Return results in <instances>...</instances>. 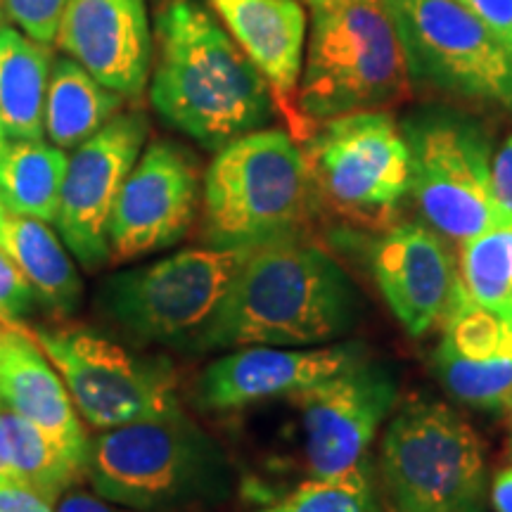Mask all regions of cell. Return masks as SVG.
Wrapping results in <instances>:
<instances>
[{
    "label": "cell",
    "mask_w": 512,
    "mask_h": 512,
    "mask_svg": "<svg viewBox=\"0 0 512 512\" xmlns=\"http://www.w3.org/2000/svg\"><path fill=\"white\" fill-rule=\"evenodd\" d=\"M363 299L344 266L304 238L247 254L195 354L242 347H323L356 328Z\"/></svg>",
    "instance_id": "1"
},
{
    "label": "cell",
    "mask_w": 512,
    "mask_h": 512,
    "mask_svg": "<svg viewBox=\"0 0 512 512\" xmlns=\"http://www.w3.org/2000/svg\"><path fill=\"white\" fill-rule=\"evenodd\" d=\"M155 46L152 107L183 136L219 152L273 119L266 76L200 3L164 0Z\"/></svg>",
    "instance_id": "2"
},
{
    "label": "cell",
    "mask_w": 512,
    "mask_h": 512,
    "mask_svg": "<svg viewBox=\"0 0 512 512\" xmlns=\"http://www.w3.org/2000/svg\"><path fill=\"white\" fill-rule=\"evenodd\" d=\"M86 477L100 498L138 512H211L238 484L226 448L185 408L102 430L88 444Z\"/></svg>",
    "instance_id": "3"
},
{
    "label": "cell",
    "mask_w": 512,
    "mask_h": 512,
    "mask_svg": "<svg viewBox=\"0 0 512 512\" xmlns=\"http://www.w3.org/2000/svg\"><path fill=\"white\" fill-rule=\"evenodd\" d=\"M297 91V136L342 114L389 110L411 95L406 55L384 0H311Z\"/></svg>",
    "instance_id": "4"
},
{
    "label": "cell",
    "mask_w": 512,
    "mask_h": 512,
    "mask_svg": "<svg viewBox=\"0 0 512 512\" xmlns=\"http://www.w3.org/2000/svg\"><path fill=\"white\" fill-rule=\"evenodd\" d=\"M316 207L304 152L287 131L261 128L216 152L204 176L202 240L256 249L304 238Z\"/></svg>",
    "instance_id": "5"
},
{
    "label": "cell",
    "mask_w": 512,
    "mask_h": 512,
    "mask_svg": "<svg viewBox=\"0 0 512 512\" xmlns=\"http://www.w3.org/2000/svg\"><path fill=\"white\" fill-rule=\"evenodd\" d=\"M380 475L394 512H486L484 444L451 406L406 401L392 413L380 448Z\"/></svg>",
    "instance_id": "6"
},
{
    "label": "cell",
    "mask_w": 512,
    "mask_h": 512,
    "mask_svg": "<svg viewBox=\"0 0 512 512\" xmlns=\"http://www.w3.org/2000/svg\"><path fill=\"white\" fill-rule=\"evenodd\" d=\"M411 155V197L448 242H465L512 219L491 183V131L475 114L425 105L401 121Z\"/></svg>",
    "instance_id": "7"
},
{
    "label": "cell",
    "mask_w": 512,
    "mask_h": 512,
    "mask_svg": "<svg viewBox=\"0 0 512 512\" xmlns=\"http://www.w3.org/2000/svg\"><path fill=\"white\" fill-rule=\"evenodd\" d=\"M249 252L195 247L112 273L102 280L95 306L102 318L140 344L195 354Z\"/></svg>",
    "instance_id": "8"
},
{
    "label": "cell",
    "mask_w": 512,
    "mask_h": 512,
    "mask_svg": "<svg viewBox=\"0 0 512 512\" xmlns=\"http://www.w3.org/2000/svg\"><path fill=\"white\" fill-rule=\"evenodd\" d=\"M302 152L316 204L347 221L384 226L411 195L408 143L387 110L320 121Z\"/></svg>",
    "instance_id": "9"
},
{
    "label": "cell",
    "mask_w": 512,
    "mask_h": 512,
    "mask_svg": "<svg viewBox=\"0 0 512 512\" xmlns=\"http://www.w3.org/2000/svg\"><path fill=\"white\" fill-rule=\"evenodd\" d=\"M411 83L512 114V55L458 0H384Z\"/></svg>",
    "instance_id": "10"
},
{
    "label": "cell",
    "mask_w": 512,
    "mask_h": 512,
    "mask_svg": "<svg viewBox=\"0 0 512 512\" xmlns=\"http://www.w3.org/2000/svg\"><path fill=\"white\" fill-rule=\"evenodd\" d=\"M36 339L95 430L183 411L169 358L136 354L88 330H41Z\"/></svg>",
    "instance_id": "11"
},
{
    "label": "cell",
    "mask_w": 512,
    "mask_h": 512,
    "mask_svg": "<svg viewBox=\"0 0 512 512\" xmlns=\"http://www.w3.org/2000/svg\"><path fill=\"white\" fill-rule=\"evenodd\" d=\"M399 401L389 363L366 356L316 387L290 396L309 479H342L368 467V448Z\"/></svg>",
    "instance_id": "12"
},
{
    "label": "cell",
    "mask_w": 512,
    "mask_h": 512,
    "mask_svg": "<svg viewBox=\"0 0 512 512\" xmlns=\"http://www.w3.org/2000/svg\"><path fill=\"white\" fill-rule=\"evenodd\" d=\"M147 131L150 124L143 112L117 114L69 159L55 223L62 242L86 271H98L110 261L112 209L143 152Z\"/></svg>",
    "instance_id": "13"
},
{
    "label": "cell",
    "mask_w": 512,
    "mask_h": 512,
    "mask_svg": "<svg viewBox=\"0 0 512 512\" xmlns=\"http://www.w3.org/2000/svg\"><path fill=\"white\" fill-rule=\"evenodd\" d=\"M200 200L197 164L183 147L157 140L140 152L110 219V261L155 254L188 233Z\"/></svg>",
    "instance_id": "14"
},
{
    "label": "cell",
    "mask_w": 512,
    "mask_h": 512,
    "mask_svg": "<svg viewBox=\"0 0 512 512\" xmlns=\"http://www.w3.org/2000/svg\"><path fill=\"white\" fill-rule=\"evenodd\" d=\"M358 342L323 347H242L216 358L195 382V403L207 413L245 411L330 380L366 358Z\"/></svg>",
    "instance_id": "15"
},
{
    "label": "cell",
    "mask_w": 512,
    "mask_h": 512,
    "mask_svg": "<svg viewBox=\"0 0 512 512\" xmlns=\"http://www.w3.org/2000/svg\"><path fill=\"white\" fill-rule=\"evenodd\" d=\"M370 273L411 337H425L456 304L460 273L451 242L427 223H396L370 247Z\"/></svg>",
    "instance_id": "16"
},
{
    "label": "cell",
    "mask_w": 512,
    "mask_h": 512,
    "mask_svg": "<svg viewBox=\"0 0 512 512\" xmlns=\"http://www.w3.org/2000/svg\"><path fill=\"white\" fill-rule=\"evenodd\" d=\"M432 366L453 399L505 413L512 401V316L475 302L460 287L441 323Z\"/></svg>",
    "instance_id": "17"
},
{
    "label": "cell",
    "mask_w": 512,
    "mask_h": 512,
    "mask_svg": "<svg viewBox=\"0 0 512 512\" xmlns=\"http://www.w3.org/2000/svg\"><path fill=\"white\" fill-rule=\"evenodd\" d=\"M57 41L102 86L124 98L143 95L155 48L147 0H67Z\"/></svg>",
    "instance_id": "18"
},
{
    "label": "cell",
    "mask_w": 512,
    "mask_h": 512,
    "mask_svg": "<svg viewBox=\"0 0 512 512\" xmlns=\"http://www.w3.org/2000/svg\"><path fill=\"white\" fill-rule=\"evenodd\" d=\"M240 48L266 76L275 102L297 121V91L302 79L306 12L297 0H209Z\"/></svg>",
    "instance_id": "19"
},
{
    "label": "cell",
    "mask_w": 512,
    "mask_h": 512,
    "mask_svg": "<svg viewBox=\"0 0 512 512\" xmlns=\"http://www.w3.org/2000/svg\"><path fill=\"white\" fill-rule=\"evenodd\" d=\"M0 403L76 458H88L91 439L83 432L67 384L55 373L41 344L36 347L34 339L15 328L0 330Z\"/></svg>",
    "instance_id": "20"
},
{
    "label": "cell",
    "mask_w": 512,
    "mask_h": 512,
    "mask_svg": "<svg viewBox=\"0 0 512 512\" xmlns=\"http://www.w3.org/2000/svg\"><path fill=\"white\" fill-rule=\"evenodd\" d=\"M48 81V46L12 27H0V121L8 138L46 136Z\"/></svg>",
    "instance_id": "21"
},
{
    "label": "cell",
    "mask_w": 512,
    "mask_h": 512,
    "mask_svg": "<svg viewBox=\"0 0 512 512\" xmlns=\"http://www.w3.org/2000/svg\"><path fill=\"white\" fill-rule=\"evenodd\" d=\"M3 252L27 275L43 304L60 316L79 311L83 280L67 245H62V238H57L46 221L8 214Z\"/></svg>",
    "instance_id": "22"
},
{
    "label": "cell",
    "mask_w": 512,
    "mask_h": 512,
    "mask_svg": "<svg viewBox=\"0 0 512 512\" xmlns=\"http://www.w3.org/2000/svg\"><path fill=\"white\" fill-rule=\"evenodd\" d=\"M124 107V95L110 91L72 57L55 62L46 95V136L69 150L86 143Z\"/></svg>",
    "instance_id": "23"
},
{
    "label": "cell",
    "mask_w": 512,
    "mask_h": 512,
    "mask_svg": "<svg viewBox=\"0 0 512 512\" xmlns=\"http://www.w3.org/2000/svg\"><path fill=\"white\" fill-rule=\"evenodd\" d=\"M69 159L41 140H8L0 155V200L8 214L55 223Z\"/></svg>",
    "instance_id": "24"
},
{
    "label": "cell",
    "mask_w": 512,
    "mask_h": 512,
    "mask_svg": "<svg viewBox=\"0 0 512 512\" xmlns=\"http://www.w3.org/2000/svg\"><path fill=\"white\" fill-rule=\"evenodd\" d=\"M3 427L8 437L12 479L31 486L48 501H60L86 475V460L76 458L53 437L5 406Z\"/></svg>",
    "instance_id": "25"
},
{
    "label": "cell",
    "mask_w": 512,
    "mask_h": 512,
    "mask_svg": "<svg viewBox=\"0 0 512 512\" xmlns=\"http://www.w3.org/2000/svg\"><path fill=\"white\" fill-rule=\"evenodd\" d=\"M458 273L465 292L512 316V219L460 242Z\"/></svg>",
    "instance_id": "26"
},
{
    "label": "cell",
    "mask_w": 512,
    "mask_h": 512,
    "mask_svg": "<svg viewBox=\"0 0 512 512\" xmlns=\"http://www.w3.org/2000/svg\"><path fill=\"white\" fill-rule=\"evenodd\" d=\"M252 512H384L373 467L342 479H304L283 498Z\"/></svg>",
    "instance_id": "27"
},
{
    "label": "cell",
    "mask_w": 512,
    "mask_h": 512,
    "mask_svg": "<svg viewBox=\"0 0 512 512\" xmlns=\"http://www.w3.org/2000/svg\"><path fill=\"white\" fill-rule=\"evenodd\" d=\"M36 304V290L19 266L0 249V323L17 328L31 316Z\"/></svg>",
    "instance_id": "28"
},
{
    "label": "cell",
    "mask_w": 512,
    "mask_h": 512,
    "mask_svg": "<svg viewBox=\"0 0 512 512\" xmlns=\"http://www.w3.org/2000/svg\"><path fill=\"white\" fill-rule=\"evenodd\" d=\"M8 17L29 38L50 46L57 38L67 0H3Z\"/></svg>",
    "instance_id": "29"
},
{
    "label": "cell",
    "mask_w": 512,
    "mask_h": 512,
    "mask_svg": "<svg viewBox=\"0 0 512 512\" xmlns=\"http://www.w3.org/2000/svg\"><path fill=\"white\" fill-rule=\"evenodd\" d=\"M512 55V0H458Z\"/></svg>",
    "instance_id": "30"
},
{
    "label": "cell",
    "mask_w": 512,
    "mask_h": 512,
    "mask_svg": "<svg viewBox=\"0 0 512 512\" xmlns=\"http://www.w3.org/2000/svg\"><path fill=\"white\" fill-rule=\"evenodd\" d=\"M0 512H55V503L17 479H0Z\"/></svg>",
    "instance_id": "31"
},
{
    "label": "cell",
    "mask_w": 512,
    "mask_h": 512,
    "mask_svg": "<svg viewBox=\"0 0 512 512\" xmlns=\"http://www.w3.org/2000/svg\"><path fill=\"white\" fill-rule=\"evenodd\" d=\"M491 183L498 204L512 216V136L503 140L496 157L491 159Z\"/></svg>",
    "instance_id": "32"
},
{
    "label": "cell",
    "mask_w": 512,
    "mask_h": 512,
    "mask_svg": "<svg viewBox=\"0 0 512 512\" xmlns=\"http://www.w3.org/2000/svg\"><path fill=\"white\" fill-rule=\"evenodd\" d=\"M55 512H138V510L110 503L105 501V498H100L98 494H88V491L72 489L57 501Z\"/></svg>",
    "instance_id": "33"
},
{
    "label": "cell",
    "mask_w": 512,
    "mask_h": 512,
    "mask_svg": "<svg viewBox=\"0 0 512 512\" xmlns=\"http://www.w3.org/2000/svg\"><path fill=\"white\" fill-rule=\"evenodd\" d=\"M489 505L494 512H512V465L503 467L491 482Z\"/></svg>",
    "instance_id": "34"
},
{
    "label": "cell",
    "mask_w": 512,
    "mask_h": 512,
    "mask_svg": "<svg viewBox=\"0 0 512 512\" xmlns=\"http://www.w3.org/2000/svg\"><path fill=\"white\" fill-rule=\"evenodd\" d=\"M0 479H12L8 437H5V427H3V403H0Z\"/></svg>",
    "instance_id": "35"
},
{
    "label": "cell",
    "mask_w": 512,
    "mask_h": 512,
    "mask_svg": "<svg viewBox=\"0 0 512 512\" xmlns=\"http://www.w3.org/2000/svg\"><path fill=\"white\" fill-rule=\"evenodd\" d=\"M5 226H8V209H5L3 200H0V249H3L5 242Z\"/></svg>",
    "instance_id": "36"
},
{
    "label": "cell",
    "mask_w": 512,
    "mask_h": 512,
    "mask_svg": "<svg viewBox=\"0 0 512 512\" xmlns=\"http://www.w3.org/2000/svg\"><path fill=\"white\" fill-rule=\"evenodd\" d=\"M8 133H5V128H3V121H0V155H3V150H5V145H8Z\"/></svg>",
    "instance_id": "37"
},
{
    "label": "cell",
    "mask_w": 512,
    "mask_h": 512,
    "mask_svg": "<svg viewBox=\"0 0 512 512\" xmlns=\"http://www.w3.org/2000/svg\"><path fill=\"white\" fill-rule=\"evenodd\" d=\"M508 413H510V451H512V401H510V406H508Z\"/></svg>",
    "instance_id": "38"
},
{
    "label": "cell",
    "mask_w": 512,
    "mask_h": 512,
    "mask_svg": "<svg viewBox=\"0 0 512 512\" xmlns=\"http://www.w3.org/2000/svg\"><path fill=\"white\" fill-rule=\"evenodd\" d=\"M0 15H3V0H0Z\"/></svg>",
    "instance_id": "39"
},
{
    "label": "cell",
    "mask_w": 512,
    "mask_h": 512,
    "mask_svg": "<svg viewBox=\"0 0 512 512\" xmlns=\"http://www.w3.org/2000/svg\"><path fill=\"white\" fill-rule=\"evenodd\" d=\"M510 460H512V451H510Z\"/></svg>",
    "instance_id": "40"
},
{
    "label": "cell",
    "mask_w": 512,
    "mask_h": 512,
    "mask_svg": "<svg viewBox=\"0 0 512 512\" xmlns=\"http://www.w3.org/2000/svg\"><path fill=\"white\" fill-rule=\"evenodd\" d=\"M306 3H311V0H306Z\"/></svg>",
    "instance_id": "41"
},
{
    "label": "cell",
    "mask_w": 512,
    "mask_h": 512,
    "mask_svg": "<svg viewBox=\"0 0 512 512\" xmlns=\"http://www.w3.org/2000/svg\"><path fill=\"white\" fill-rule=\"evenodd\" d=\"M0 330H3V328H0Z\"/></svg>",
    "instance_id": "42"
}]
</instances>
